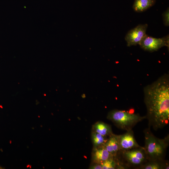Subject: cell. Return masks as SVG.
Segmentation results:
<instances>
[{
  "label": "cell",
  "mask_w": 169,
  "mask_h": 169,
  "mask_svg": "<svg viewBox=\"0 0 169 169\" xmlns=\"http://www.w3.org/2000/svg\"><path fill=\"white\" fill-rule=\"evenodd\" d=\"M148 126L155 130L169 122V76L165 74L144 88Z\"/></svg>",
  "instance_id": "6da1fadb"
},
{
  "label": "cell",
  "mask_w": 169,
  "mask_h": 169,
  "mask_svg": "<svg viewBox=\"0 0 169 169\" xmlns=\"http://www.w3.org/2000/svg\"><path fill=\"white\" fill-rule=\"evenodd\" d=\"M148 127L144 131L145 146L144 147L148 161L164 160L169 143V136L163 139L155 136Z\"/></svg>",
  "instance_id": "7a4b0ae2"
},
{
  "label": "cell",
  "mask_w": 169,
  "mask_h": 169,
  "mask_svg": "<svg viewBox=\"0 0 169 169\" xmlns=\"http://www.w3.org/2000/svg\"><path fill=\"white\" fill-rule=\"evenodd\" d=\"M107 118L118 128L126 131L131 130L138 123L146 119V115L141 116L127 111L118 110L110 111Z\"/></svg>",
  "instance_id": "3957f363"
},
{
  "label": "cell",
  "mask_w": 169,
  "mask_h": 169,
  "mask_svg": "<svg viewBox=\"0 0 169 169\" xmlns=\"http://www.w3.org/2000/svg\"><path fill=\"white\" fill-rule=\"evenodd\" d=\"M124 168H139L148 161L144 147L127 150H120L115 156Z\"/></svg>",
  "instance_id": "277c9868"
},
{
  "label": "cell",
  "mask_w": 169,
  "mask_h": 169,
  "mask_svg": "<svg viewBox=\"0 0 169 169\" xmlns=\"http://www.w3.org/2000/svg\"><path fill=\"white\" fill-rule=\"evenodd\" d=\"M139 45L143 49L150 52L156 51L164 46L169 48V35L156 38L146 35Z\"/></svg>",
  "instance_id": "5b68a950"
},
{
  "label": "cell",
  "mask_w": 169,
  "mask_h": 169,
  "mask_svg": "<svg viewBox=\"0 0 169 169\" xmlns=\"http://www.w3.org/2000/svg\"><path fill=\"white\" fill-rule=\"evenodd\" d=\"M147 27L146 24H139L129 31L125 37L127 46L139 45L147 35L146 33Z\"/></svg>",
  "instance_id": "8992f818"
},
{
  "label": "cell",
  "mask_w": 169,
  "mask_h": 169,
  "mask_svg": "<svg viewBox=\"0 0 169 169\" xmlns=\"http://www.w3.org/2000/svg\"><path fill=\"white\" fill-rule=\"evenodd\" d=\"M118 136L120 150H127L141 147L136 140L132 130L122 135H118Z\"/></svg>",
  "instance_id": "52a82bcc"
},
{
  "label": "cell",
  "mask_w": 169,
  "mask_h": 169,
  "mask_svg": "<svg viewBox=\"0 0 169 169\" xmlns=\"http://www.w3.org/2000/svg\"><path fill=\"white\" fill-rule=\"evenodd\" d=\"M111 156H112L104 147L93 148L92 155L93 163L101 164Z\"/></svg>",
  "instance_id": "ba28073f"
},
{
  "label": "cell",
  "mask_w": 169,
  "mask_h": 169,
  "mask_svg": "<svg viewBox=\"0 0 169 169\" xmlns=\"http://www.w3.org/2000/svg\"><path fill=\"white\" fill-rule=\"evenodd\" d=\"M104 147L112 156H115L120 150L118 135L113 133L110 135Z\"/></svg>",
  "instance_id": "9c48e42d"
},
{
  "label": "cell",
  "mask_w": 169,
  "mask_h": 169,
  "mask_svg": "<svg viewBox=\"0 0 169 169\" xmlns=\"http://www.w3.org/2000/svg\"><path fill=\"white\" fill-rule=\"evenodd\" d=\"M92 131L109 137L113 133L110 126L102 121H98L93 126Z\"/></svg>",
  "instance_id": "30bf717a"
},
{
  "label": "cell",
  "mask_w": 169,
  "mask_h": 169,
  "mask_svg": "<svg viewBox=\"0 0 169 169\" xmlns=\"http://www.w3.org/2000/svg\"><path fill=\"white\" fill-rule=\"evenodd\" d=\"M156 0H135L133 8L137 12L145 11L155 3Z\"/></svg>",
  "instance_id": "8fae6325"
},
{
  "label": "cell",
  "mask_w": 169,
  "mask_h": 169,
  "mask_svg": "<svg viewBox=\"0 0 169 169\" xmlns=\"http://www.w3.org/2000/svg\"><path fill=\"white\" fill-rule=\"evenodd\" d=\"M143 169H169V164L165 161H148L139 167Z\"/></svg>",
  "instance_id": "7c38bea8"
},
{
  "label": "cell",
  "mask_w": 169,
  "mask_h": 169,
  "mask_svg": "<svg viewBox=\"0 0 169 169\" xmlns=\"http://www.w3.org/2000/svg\"><path fill=\"white\" fill-rule=\"evenodd\" d=\"M108 137L105 136L92 131L91 133L92 141L94 148L104 147Z\"/></svg>",
  "instance_id": "4fadbf2b"
},
{
  "label": "cell",
  "mask_w": 169,
  "mask_h": 169,
  "mask_svg": "<svg viewBox=\"0 0 169 169\" xmlns=\"http://www.w3.org/2000/svg\"><path fill=\"white\" fill-rule=\"evenodd\" d=\"M102 169H124L115 156H111L101 164Z\"/></svg>",
  "instance_id": "5bb4252c"
},
{
  "label": "cell",
  "mask_w": 169,
  "mask_h": 169,
  "mask_svg": "<svg viewBox=\"0 0 169 169\" xmlns=\"http://www.w3.org/2000/svg\"><path fill=\"white\" fill-rule=\"evenodd\" d=\"M163 23L166 26L169 25V9L168 8L163 14Z\"/></svg>",
  "instance_id": "9a60e30c"
},
{
  "label": "cell",
  "mask_w": 169,
  "mask_h": 169,
  "mask_svg": "<svg viewBox=\"0 0 169 169\" xmlns=\"http://www.w3.org/2000/svg\"><path fill=\"white\" fill-rule=\"evenodd\" d=\"M90 169H102L101 164L95 163H93L90 167Z\"/></svg>",
  "instance_id": "2e32d148"
},
{
  "label": "cell",
  "mask_w": 169,
  "mask_h": 169,
  "mask_svg": "<svg viewBox=\"0 0 169 169\" xmlns=\"http://www.w3.org/2000/svg\"><path fill=\"white\" fill-rule=\"evenodd\" d=\"M82 97L83 98H84L85 97V95L84 94H82Z\"/></svg>",
  "instance_id": "e0dca14e"
}]
</instances>
